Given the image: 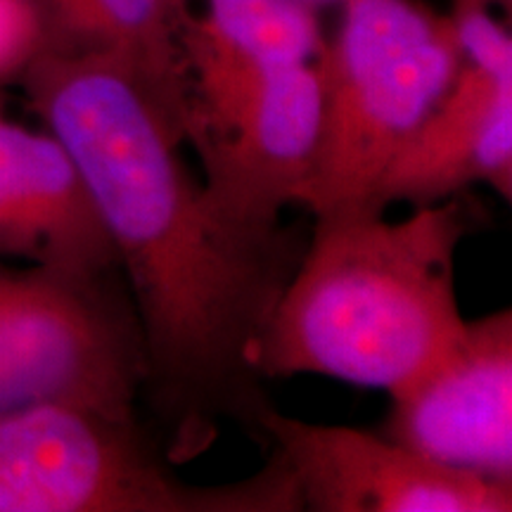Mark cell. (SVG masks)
<instances>
[{"label": "cell", "instance_id": "cell-15", "mask_svg": "<svg viewBox=\"0 0 512 512\" xmlns=\"http://www.w3.org/2000/svg\"><path fill=\"white\" fill-rule=\"evenodd\" d=\"M3 112H5V102H3V93H0V114ZM0 259L19 261V238H17L15 219H12L8 200H5L3 181H0Z\"/></svg>", "mask_w": 512, "mask_h": 512}, {"label": "cell", "instance_id": "cell-14", "mask_svg": "<svg viewBox=\"0 0 512 512\" xmlns=\"http://www.w3.org/2000/svg\"><path fill=\"white\" fill-rule=\"evenodd\" d=\"M46 41V22L36 0H0V86L17 81Z\"/></svg>", "mask_w": 512, "mask_h": 512}, {"label": "cell", "instance_id": "cell-6", "mask_svg": "<svg viewBox=\"0 0 512 512\" xmlns=\"http://www.w3.org/2000/svg\"><path fill=\"white\" fill-rule=\"evenodd\" d=\"M318 133L320 72L309 62L259 76L216 112L192 117L185 145L219 211L254 233H278L285 209L304 207Z\"/></svg>", "mask_w": 512, "mask_h": 512}, {"label": "cell", "instance_id": "cell-3", "mask_svg": "<svg viewBox=\"0 0 512 512\" xmlns=\"http://www.w3.org/2000/svg\"><path fill=\"white\" fill-rule=\"evenodd\" d=\"M339 3L335 41L316 60L320 133L304 195L313 216L368 211L384 169L465 62L448 15L418 0Z\"/></svg>", "mask_w": 512, "mask_h": 512}, {"label": "cell", "instance_id": "cell-12", "mask_svg": "<svg viewBox=\"0 0 512 512\" xmlns=\"http://www.w3.org/2000/svg\"><path fill=\"white\" fill-rule=\"evenodd\" d=\"M192 0H36L48 43L131 60L190 112L181 29Z\"/></svg>", "mask_w": 512, "mask_h": 512}, {"label": "cell", "instance_id": "cell-2", "mask_svg": "<svg viewBox=\"0 0 512 512\" xmlns=\"http://www.w3.org/2000/svg\"><path fill=\"white\" fill-rule=\"evenodd\" d=\"M313 219L268 320L261 377L323 375L401 392L463 332L456 254L470 209L456 195L401 221L370 211Z\"/></svg>", "mask_w": 512, "mask_h": 512}, {"label": "cell", "instance_id": "cell-5", "mask_svg": "<svg viewBox=\"0 0 512 512\" xmlns=\"http://www.w3.org/2000/svg\"><path fill=\"white\" fill-rule=\"evenodd\" d=\"M143 382L124 275L0 259V415L53 401L136 415Z\"/></svg>", "mask_w": 512, "mask_h": 512}, {"label": "cell", "instance_id": "cell-4", "mask_svg": "<svg viewBox=\"0 0 512 512\" xmlns=\"http://www.w3.org/2000/svg\"><path fill=\"white\" fill-rule=\"evenodd\" d=\"M0 512H304L278 453L252 477L192 484L138 415L36 403L0 415Z\"/></svg>", "mask_w": 512, "mask_h": 512}, {"label": "cell", "instance_id": "cell-13", "mask_svg": "<svg viewBox=\"0 0 512 512\" xmlns=\"http://www.w3.org/2000/svg\"><path fill=\"white\" fill-rule=\"evenodd\" d=\"M491 5L494 0H453L448 19L467 64L496 79H512V36Z\"/></svg>", "mask_w": 512, "mask_h": 512}, {"label": "cell", "instance_id": "cell-16", "mask_svg": "<svg viewBox=\"0 0 512 512\" xmlns=\"http://www.w3.org/2000/svg\"><path fill=\"white\" fill-rule=\"evenodd\" d=\"M494 3L498 5V8H503L505 12L510 15V8H512V0H494Z\"/></svg>", "mask_w": 512, "mask_h": 512}, {"label": "cell", "instance_id": "cell-7", "mask_svg": "<svg viewBox=\"0 0 512 512\" xmlns=\"http://www.w3.org/2000/svg\"><path fill=\"white\" fill-rule=\"evenodd\" d=\"M254 432L290 467L309 512H510L512 479L453 470L387 434L318 425L266 403Z\"/></svg>", "mask_w": 512, "mask_h": 512}, {"label": "cell", "instance_id": "cell-11", "mask_svg": "<svg viewBox=\"0 0 512 512\" xmlns=\"http://www.w3.org/2000/svg\"><path fill=\"white\" fill-rule=\"evenodd\" d=\"M178 43L190 121L216 112L259 76L316 62L325 36L306 0H204L202 15L185 17Z\"/></svg>", "mask_w": 512, "mask_h": 512}, {"label": "cell", "instance_id": "cell-10", "mask_svg": "<svg viewBox=\"0 0 512 512\" xmlns=\"http://www.w3.org/2000/svg\"><path fill=\"white\" fill-rule=\"evenodd\" d=\"M0 181L15 219L19 261L121 273L98 204L53 133L0 114Z\"/></svg>", "mask_w": 512, "mask_h": 512}, {"label": "cell", "instance_id": "cell-1", "mask_svg": "<svg viewBox=\"0 0 512 512\" xmlns=\"http://www.w3.org/2000/svg\"><path fill=\"white\" fill-rule=\"evenodd\" d=\"M17 81L117 249L169 456L207 448L219 420L254 430L268 403L261 342L302 254L290 233H254L219 211L183 159L188 110L126 57L46 41Z\"/></svg>", "mask_w": 512, "mask_h": 512}, {"label": "cell", "instance_id": "cell-17", "mask_svg": "<svg viewBox=\"0 0 512 512\" xmlns=\"http://www.w3.org/2000/svg\"><path fill=\"white\" fill-rule=\"evenodd\" d=\"M306 3L316 5V8H318V5H323V3H332V0H306Z\"/></svg>", "mask_w": 512, "mask_h": 512}, {"label": "cell", "instance_id": "cell-9", "mask_svg": "<svg viewBox=\"0 0 512 512\" xmlns=\"http://www.w3.org/2000/svg\"><path fill=\"white\" fill-rule=\"evenodd\" d=\"M475 183L512 197V79L463 62L439 105L377 181L368 211L444 202Z\"/></svg>", "mask_w": 512, "mask_h": 512}, {"label": "cell", "instance_id": "cell-8", "mask_svg": "<svg viewBox=\"0 0 512 512\" xmlns=\"http://www.w3.org/2000/svg\"><path fill=\"white\" fill-rule=\"evenodd\" d=\"M389 399V439L453 470L512 479L510 309L465 320L453 347Z\"/></svg>", "mask_w": 512, "mask_h": 512}]
</instances>
